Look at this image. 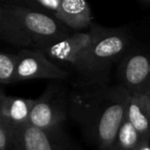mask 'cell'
I'll return each mask as SVG.
<instances>
[{"instance_id": "cell-7", "label": "cell", "mask_w": 150, "mask_h": 150, "mask_svg": "<svg viewBox=\"0 0 150 150\" xmlns=\"http://www.w3.org/2000/svg\"><path fill=\"white\" fill-rule=\"evenodd\" d=\"M18 54L15 83L32 79L66 80L71 76L70 71L65 70L39 50L22 48Z\"/></svg>"}, {"instance_id": "cell-14", "label": "cell", "mask_w": 150, "mask_h": 150, "mask_svg": "<svg viewBox=\"0 0 150 150\" xmlns=\"http://www.w3.org/2000/svg\"><path fill=\"white\" fill-rule=\"evenodd\" d=\"M17 127L0 120V150H11Z\"/></svg>"}, {"instance_id": "cell-1", "label": "cell", "mask_w": 150, "mask_h": 150, "mask_svg": "<svg viewBox=\"0 0 150 150\" xmlns=\"http://www.w3.org/2000/svg\"><path fill=\"white\" fill-rule=\"evenodd\" d=\"M129 93L120 83H74L69 92L70 118L97 150H110L125 116Z\"/></svg>"}, {"instance_id": "cell-6", "label": "cell", "mask_w": 150, "mask_h": 150, "mask_svg": "<svg viewBox=\"0 0 150 150\" xmlns=\"http://www.w3.org/2000/svg\"><path fill=\"white\" fill-rule=\"evenodd\" d=\"M116 80L129 94H150V37H139L116 65Z\"/></svg>"}, {"instance_id": "cell-17", "label": "cell", "mask_w": 150, "mask_h": 150, "mask_svg": "<svg viewBox=\"0 0 150 150\" xmlns=\"http://www.w3.org/2000/svg\"><path fill=\"white\" fill-rule=\"evenodd\" d=\"M144 1H146V2H148V3H150V0H144Z\"/></svg>"}, {"instance_id": "cell-2", "label": "cell", "mask_w": 150, "mask_h": 150, "mask_svg": "<svg viewBox=\"0 0 150 150\" xmlns=\"http://www.w3.org/2000/svg\"><path fill=\"white\" fill-rule=\"evenodd\" d=\"M70 30L46 13L11 3L0 6V37L20 50H41L72 34Z\"/></svg>"}, {"instance_id": "cell-10", "label": "cell", "mask_w": 150, "mask_h": 150, "mask_svg": "<svg viewBox=\"0 0 150 150\" xmlns=\"http://www.w3.org/2000/svg\"><path fill=\"white\" fill-rule=\"evenodd\" d=\"M35 99L20 98L5 95L3 91L0 94V120L19 127L30 121L32 108Z\"/></svg>"}, {"instance_id": "cell-12", "label": "cell", "mask_w": 150, "mask_h": 150, "mask_svg": "<svg viewBox=\"0 0 150 150\" xmlns=\"http://www.w3.org/2000/svg\"><path fill=\"white\" fill-rule=\"evenodd\" d=\"M145 140L138 129L125 118L119 125L110 150H137Z\"/></svg>"}, {"instance_id": "cell-13", "label": "cell", "mask_w": 150, "mask_h": 150, "mask_svg": "<svg viewBox=\"0 0 150 150\" xmlns=\"http://www.w3.org/2000/svg\"><path fill=\"white\" fill-rule=\"evenodd\" d=\"M19 54L18 52H1L0 54V83L9 86L15 83Z\"/></svg>"}, {"instance_id": "cell-5", "label": "cell", "mask_w": 150, "mask_h": 150, "mask_svg": "<svg viewBox=\"0 0 150 150\" xmlns=\"http://www.w3.org/2000/svg\"><path fill=\"white\" fill-rule=\"evenodd\" d=\"M60 81L57 79L48 83L41 96L35 99L29 122L64 138L65 123L70 117L69 92Z\"/></svg>"}, {"instance_id": "cell-11", "label": "cell", "mask_w": 150, "mask_h": 150, "mask_svg": "<svg viewBox=\"0 0 150 150\" xmlns=\"http://www.w3.org/2000/svg\"><path fill=\"white\" fill-rule=\"evenodd\" d=\"M142 137L150 140V94H129L125 116Z\"/></svg>"}, {"instance_id": "cell-15", "label": "cell", "mask_w": 150, "mask_h": 150, "mask_svg": "<svg viewBox=\"0 0 150 150\" xmlns=\"http://www.w3.org/2000/svg\"><path fill=\"white\" fill-rule=\"evenodd\" d=\"M35 1L39 3L40 5H42L43 7H45L46 9L52 11L54 17L57 11H58L61 3V0H35Z\"/></svg>"}, {"instance_id": "cell-8", "label": "cell", "mask_w": 150, "mask_h": 150, "mask_svg": "<svg viewBox=\"0 0 150 150\" xmlns=\"http://www.w3.org/2000/svg\"><path fill=\"white\" fill-rule=\"evenodd\" d=\"M64 139L28 122L16 129L11 150H66Z\"/></svg>"}, {"instance_id": "cell-3", "label": "cell", "mask_w": 150, "mask_h": 150, "mask_svg": "<svg viewBox=\"0 0 150 150\" xmlns=\"http://www.w3.org/2000/svg\"><path fill=\"white\" fill-rule=\"evenodd\" d=\"M137 38L131 28L103 27L100 35L86 52V81L83 84L110 81L113 67L122 60Z\"/></svg>"}, {"instance_id": "cell-16", "label": "cell", "mask_w": 150, "mask_h": 150, "mask_svg": "<svg viewBox=\"0 0 150 150\" xmlns=\"http://www.w3.org/2000/svg\"><path fill=\"white\" fill-rule=\"evenodd\" d=\"M15 1H27V2H29V0H15ZM35 1V0H34Z\"/></svg>"}, {"instance_id": "cell-9", "label": "cell", "mask_w": 150, "mask_h": 150, "mask_svg": "<svg viewBox=\"0 0 150 150\" xmlns=\"http://www.w3.org/2000/svg\"><path fill=\"white\" fill-rule=\"evenodd\" d=\"M54 18L76 32L93 26L92 11L86 0H61Z\"/></svg>"}, {"instance_id": "cell-4", "label": "cell", "mask_w": 150, "mask_h": 150, "mask_svg": "<svg viewBox=\"0 0 150 150\" xmlns=\"http://www.w3.org/2000/svg\"><path fill=\"white\" fill-rule=\"evenodd\" d=\"M102 30L103 27L93 24L86 32H74L41 52L61 67L63 65L73 71L76 75L75 83L83 84L86 81V52Z\"/></svg>"}]
</instances>
